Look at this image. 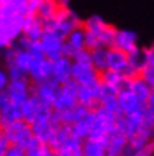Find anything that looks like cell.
Wrapping results in <instances>:
<instances>
[{
  "label": "cell",
  "instance_id": "6da1fadb",
  "mask_svg": "<svg viewBox=\"0 0 154 156\" xmlns=\"http://www.w3.org/2000/svg\"><path fill=\"white\" fill-rule=\"evenodd\" d=\"M26 10L0 6V51L12 45L23 33Z\"/></svg>",
  "mask_w": 154,
  "mask_h": 156
},
{
  "label": "cell",
  "instance_id": "7a4b0ae2",
  "mask_svg": "<svg viewBox=\"0 0 154 156\" xmlns=\"http://www.w3.org/2000/svg\"><path fill=\"white\" fill-rule=\"evenodd\" d=\"M2 133L9 140V144L19 146L23 151L26 149V145L33 136L31 126H30V123L26 122L24 119H17V121L12 122L10 125H7L6 128L2 129Z\"/></svg>",
  "mask_w": 154,
  "mask_h": 156
},
{
  "label": "cell",
  "instance_id": "3957f363",
  "mask_svg": "<svg viewBox=\"0 0 154 156\" xmlns=\"http://www.w3.org/2000/svg\"><path fill=\"white\" fill-rule=\"evenodd\" d=\"M61 84L54 78H48L41 82H31V95H34L43 107L53 108L54 101L57 98Z\"/></svg>",
  "mask_w": 154,
  "mask_h": 156
},
{
  "label": "cell",
  "instance_id": "277c9868",
  "mask_svg": "<svg viewBox=\"0 0 154 156\" xmlns=\"http://www.w3.org/2000/svg\"><path fill=\"white\" fill-rule=\"evenodd\" d=\"M78 104V84L74 80L61 84V88L58 91V95L54 101V111H65L71 109Z\"/></svg>",
  "mask_w": 154,
  "mask_h": 156
},
{
  "label": "cell",
  "instance_id": "5b68a950",
  "mask_svg": "<svg viewBox=\"0 0 154 156\" xmlns=\"http://www.w3.org/2000/svg\"><path fill=\"white\" fill-rule=\"evenodd\" d=\"M101 85L99 77L89 84H78V104L89 109H96L101 99Z\"/></svg>",
  "mask_w": 154,
  "mask_h": 156
},
{
  "label": "cell",
  "instance_id": "8992f818",
  "mask_svg": "<svg viewBox=\"0 0 154 156\" xmlns=\"http://www.w3.org/2000/svg\"><path fill=\"white\" fill-rule=\"evenodd\" d=\"M17 119H21V107L12 102L6 90L0 91V128L3 129Z\"/></svg>",
  "mask_w": 154,
  "mask_h": 156
},
{
  "label": "cell",
  "instance_id": "52a82bcc",
  "mask_svg": "<svg viewBox=\"0 0 154 156\" xmlns=\"http://www.w3.org/2000/svg\"><path fill=\"white\" fill-rule=\"evenodd\" d=\"M6 92L9 94L13 104L21 107L31 94V81L29 80V77L20 78V80H10L6 87Z\"/></svg>",
  "mask_w": 154,
  "mask_h": 156
},
{
  "label": "cell",
  "instance_id": "ba28073f",
  "mask_svg": "<svg viewBox=\"0 0 154 156\" xmlns=\"http://www.w3.org/2000/svg\"><path fill=\"white\" fill-rule=\"evenodd\" d=\"M41 47L44 51V55L48 60H55V58L62 55V45H64V38L60 37L58 34L53 31H44V34L40 38Z\"/></svg>",
  "mask_w": 154,
  "mask_h": 156
},
{
  "label": "cell",
  "instance_id": "9c48e42d",
  "mask_svg": "<svg viewBox=\"0 0 154 156\" xmlns=\"http://www.w3.org/2000/svg\"><path fill=\"white\" fill-rule=\"evenodd\" d=\"M82 48H85V31L82 27H78L65 37L62 45V55L72 60L74 55Z\"/></svg>",
  "mask_w": 154,
  "mask_h": 156
},
{
  "label": "cell",
  "instance_id": "30bf717a",
  "mask_svg": "<svg viewBox=\"0 0 154 156\" xmlns=\"http://www.w3.org/2000/svg\"><path fill=\"white\" fill-rule=\"evenodd\" d=\"M53 75V61L47 57L34 58L33 66L29 71V80L31 82H41L51 78Z\"/></svg>",
  "mask_w": 154,
  "mask_h": 156
},
{
  "label": "cell",
  "instance_id": "8fae6325",
  "mask_svg": "<svg viewBox=\"0 0 154 156\" xmlns=\"http://www.w3.org/2000/svg\"><path fill=\"white\" fill-rule=\"evenodd\" d=\"M99 77L92 64H78L72 62V68H71V80L77 82V84H89L93 80Z\"/></svg>",
  "mask_w": 154,
  "mask_h": 156
},
{
  "label": "cell",
  "instance_id": "7c38bea8",
  "mask_svg": "<svg viewBox=\"0 0 154 156\" xmlns=\"http://www.w3.org/2000/svg\"><path fill=\"white\" fill-rule=\"evenodd\" d=\"M23 36L30 41H40L41 36L44 34V24L43 20L37 16H24L23 21Z\"/></svg>",
  "mask_w": 154,
  "mask_h": 156
},
{
  "label": "cell",
  "instance_id": "4fadbf2b",
  "mask_svg": "<svg viewBox=\"0 0 154 156\" xmlns=\"http://www.w3.org/2000/svg\"><path fill=\"white\" fill-rule=\"evenodd\" d=\"M118 104H119V109L122 115H127L130 112H134L137 109L146 107V104L140 102L136 95L132 92L130 90H125V91H119L118 94Z\"/></svg>",
  "mask_w": 154,
  "mask_h": 156
},
{
  "label": "cell",
  "instance_id": "5bb4252c",
  "mask_svg": "<svg viewBox=\"0 0 154 156\" xmlns=\"http://www.w3.org/2000/svg\"><path fill=\"white\" fill-rule=\"evenodd\" d=\"M71 68H72V60L65 55L53 60V75L51 78H54L57 82L64 84V82L71 80Z\"/></svg>",
  "mask_w": 154,
  "mask_h": 156
},
{
  "label": "cell",
  "instance_id": "9a60e30c",
  "mask_svg": "<svg viewBox=\"0 0 154 156\" xmlns=\"http://www.w3.org/2000/svg\"><path fill=\"white\" fill-rule=\"evenodd\" d=\"M129 67L127 62V54L119 48H108V68L118 71L120 74H125Z\"/></svg>",
  "mask_w": 154,
  "mask_h": 156
},
{
  "label": "cell",
  "instance_id": "2e32d148",
  "mask_svg": "<svg viewBox=\"0 0 154 156\" xmlns=\"http://www.w3.org/2000/svg\"><path fill=\"white\" fill-rule=\"evenodd\" d=\"M44 108H47V107H43L40 104V101H38L34 95L30 94V97L26 99L24 104L21 105V119H24L26 122L31 125L37 119V116L43 112Z\"/></svg>",
  "mask_w": 154,
  "mask_h": 156
},
{
  "label": "cell",
  "instance_id": "e0dca14e",
  "mask_svg": "<svg viewBox=\"0 0 154 156\" xmlns=\"http://www.w3.org/2000/svg\"><path fill=\"white\" fill-rule=\"evenodd\" d=\"M113 47L122 50L125 53H129L130 50L137 47V34L130 30H118L115 36Z\"/></svg>",
  "mask_w": 154,
  "mask_h": 156
},
{
  "label": "cell",
  "instance_id": "ac0fdd59",
  "mask_svg": "<svg viewBox=\"0 0 154 156\" xmlns=\"http://www.w3.org/2000/svg\"><path fill=\"white\" fill-rule=\"evenodd\" d=\"M130 91L136 95V98H137L140 102L146 104L147 98L150 97L153 88H151V87L149 85L142 77H139L137 75V77L132 78V82H130Z\"/></svg>",
  "mask_w": 154,
  "mask_h": 156
},
{
  "label": "cell",
  "instance_id": "d6986e66",
  "mask_svg": "<svg viewBox=\"0 0 154 156\" xmlns=\"http://www.w3.org/2000/svg\"><path fill=\"white\" fill-rule=\"evenodd\" d=\"M108 140H96L86 138L82 144V156H105Z\"/></svg>",
  "mask_w": 154,
  "mask_h": 156
},
{
  "label": "cell",
  "instance_id": "ffe728a7",
  "mask_svg": "<svg viewBox=\"0 0 154 156\" xmlns=\"http://www.w3.org/2000/svg\"><path fill=\"white\" fill-rule=\"evenodd\" d=\"M91 60L92 66L98 73L108 70V48L105 47H98L91 50Z\"/></svg>",
  "mask_w": 154,
  "mask_h": 156
},
{
  "label": "cell",
  "instance_id": "44dd1931",
  "mask_svg": "<svg viewBox=\"0 0 154 156\" xmlns=\"http://www.w3.org/2000/svg\"><path fill=\"white\" fill-rule=\"evenodd\" d=\"M58 9L57 0H38V9H37V17H40L43 21L51 20Z\"/></svg>",
  "mask_w": 154,
  "mask_h": 156
},
{
  "label": "cell",
  "instance_id": "7402d4cb",
  "mask_svg": "<svg viewBox=\"0 0 154 156\" xmlns=\"http://www.w3.org/2000/svg\"><path fill=\"white\" fill-rule=\"evenodd\" d=\"M33 61H34V57H33L30 53H27L26 50L19 48V51L14 55V61H13L12 66H16L19 70H21L27 77H29V71L33 66Z\"/></svg>",
  "mask_w": 154,
  "mask_h": 156
},
{
  "label": "cell",
  "instance_id": "603a6c76",
  "mask_svg": "<svg viewBox=\"0 0 154 156\" xmlns=\"http://www.w3.org/2000/svg\"><path fill=\"white\" fill-rule=\"evenodd\" d=\"M127 145V138L119 132H113L112 135L108 138V144H106V152L110 153H122L125 146Z\"/></svg>",
  "mask_w": 154,
  "mask_h": 156
},
{
  "label": "cell",
  "instance_id": "cb8c5ba5",
  "mask_svg": "<svg viewBox=\"0 0 154 156\" xmlns=\"http://www.w3.org/2000/svg\"><path fill=\"white\" fill-rule=\"evenodd\" d=\"M116 31L118 29L112 24H108L103 27L101 33V47H105V48H112L115 43V36H116Z\"/></svg>",
  "mask_w": 154,
  "mask_h": 156
},
{
  "label": "cell",
  "instance_id": "d4e9b609",
  "mask_svg": "<svg viewBox=\"0 0 154 156\" xmlns=\"http://www.w3.org/2000/svg\"><path fill=\"white\" fill-rule=\"evenodd\" d=\"M123 77V74L118 73V71H113V70H105L99 73V80L101 82H105V84H110V85H118V82L120 81V78Z\"/></svg>",
  "mask_w": 154,
  "mask_h": 156
},
{
  "label": "cell",
  "instance_id": "484cf974",
  "mask_svg": "<svg viewBox=\"0 0 154 156\" xmlns=\"http://www.w3.org/2000/svg\"><path fill=\"white\" fill-rule=\"evenodd\" d=\"M139 77H142L143 80H144V81H146L147 84L154 90V66H149V64H146V66L140 70Z\"/></svg>",
  "mask_w": 154,
  "mask_h": 156
},
{
  "label": "cell",
  "instance_id": "4316f807",
  "mask_svg": "<svg viewBox=\"0 0 154 156\" xmlns=\"http://www.w3.org/2000/svg\"><path fill=\"white\" fill-rule=\"evenodd\" d=\"M130 156H154V139L149 140L142 149L133 152Z\"/></svg>",
  "mask_w": 154,
  "mask_h": 156
},
{
  "label": "cell",
  "instance_id": "83f0119b",
  "mask_svg": "<svg viewBox=\"0 0 154 156\" xmlns=\"http://www.w3.org/2000/svg\"><path fill=\"white\" fill-rule=\"evenodd\" d=\"M50 151L51 149H50L48 145L41 144L40 146H37L34 149H29V151H24V152H26V156H45Z\"/></svg>",
  "mask_w": 154,
  "mask_h": 156
},
{
  "label": "cell",
  "instance_id": "f1b7e54d",
  "mask_svg": "<svg viewBox=\"0 0 154 156\" xmlns=\"http://www.w3.org/2000/svg\"><path fill=\"white\" fill-rule=\"evenodd\" d=\"M26 3L27 0H0V6H12L21 10H26Z\"/></svg>",
  "mask_w": 154,
  "mask_h": 156
},
{
  "label": "cell",
  "instance_id": "f546056e",
  "mask_svg": "<svg viewBox=\"0 0 154 156\" xmlns=\"http://www.w3.org/2000/svg\"><path fill=\"white\" fill-rule=\"evenodd\" d=\"M4 156H26V152L19 146H14V145H10L9 149L6 151Z\"/></svg>",
  "mask_w": 154,
  "mask_h": 156
},
{
  "label": "cell",
  "instance_id": "4dcf8cb0",
  "mask_svg": "<svg viewBox=\"0 0 154 156\" xmlns=\"http://www.w3.org/2000/svg\"><path fill=\"white\" fill-rule=\"evenodd\" d=\"M144 51V58H146V64L154 66V44L149 48H143Z\"/></svg>",
  "mask_w": 154,
  "mask_h": 156
},
{
  "label": "cell",
  "instance_id": "1f68e13d",
  "mask_svg": "<svg viewBox=\"0 0 154 156\" xmlns=\"http://www.w3.org/2000/svg\"><path fill=\"white\" fill-rule=\"evenodd\" d=\"M9 81H10V80H9V75H7V73H6V70L0 68V91L6 90Z\"/></svg>",
  "mask_w": 154,
  "mask_h": 156
},
{
  "label": "cell",
  "instance_id": "d6a6232c",
  "mask_svg": "<svg viewBox=\"0 0 154 156\" xmlns=\"http://www.w3.org/2000/svg\"><path fill=\"white\" fill-rule=\"evenodd\" d=\"M9 146H10L9 140L6 139L4 135L0 132V156H4V153H6V151L9 149Z\"/></svg>",
  "mask_w": 154,
  "mask_h": 156
},
{
  "label": "cell",
  "instance_id": "836d02e7",
  "mask_svg": "<svg viewBox=\"0 0 154 156\" xmlns=\"http://www.w3.org/2000/svg\"><path fill=\"white\" fill-rule=\"evenodd\" d=\"M146 108L151 112V114H154V90L151 91L150 97L147 98V101H146Z\"/></svg>",
  "mask_w": 154,
  "mask_h": 156
},
{
  "label": "cell",
  "instance_id": "e575fe53",
  "mask_svg": "<svg viewBox=\"0 0 154 156\" xmlns=\"http://www.w3.org/2000/svg\"><path fill=\"white\" fill-rule=\"evenodd\" d=\"M69 2L71 0H57V3L60 6H65V7H69Z\"/></svg>",
  "mask_w": 154,
  "mask_h": 156
},
{
  "label": "cell",
  "instance_id": "d590c367",
  "mask_svg": "<svg viewBox=\"0 0 154 156\" xmlns=\"http://www.w3.org/2000/svg\"><path fill=\"white\" fill-rule=\"evenodd\" d=\"M105 156H123L122 153H110V152H106Z\"/></svg>",
  "mask_w": 154,
  "mask_h": 156
},
{
  "label": "cell",
  "instance_id": "8d00e7d4",
  "mask_svg": "<svg viewBox=\"0 0 154 156\" xmlns=\"http://www.w3.org/2000/svg\"><path fill=\"white\" fill-rule=\"evenodd\" d=\"M45 156H58V155H57V153H55V152H53V151H50V152L47 153V155H45Z\"/></svg>",
  "mask_w": 154,
  "mask_h": 156
},
{
  "label": "cell",
  "instance_id": "74e56055",
  "mask_svg": "<svg viewBox=\"0 0 154 156\" xmlns=\"http://www.w3.org/2000/svg\"><path fill=\"white\" fill-rule=\"evenodd\" d=\"M58 156H77V155H67V153H64V155H58Z\"/></svg>",
  "mask_w": 154,
  "mask_h": 156
},
{
  "label": "cell",
  "instance_id": "f35d334b",
  "mask_svg": "<svg viewBox=\"0 0 154 156\" xmlns=\"http://www.w3.org/2000/svg\"><path fill=\"white\" fill-rule=\"evenodd\" d=\"M0 132H2V128H0Z\"/></svg>",
  "mask_w": 154,
  "mask_h": 156
},
{
  "label": "cell",
  "instance_id": "ab89813d",
  "mask_svg": "<svg viewBox=\"0 0 154 156\" xmlns=\"http://www.w3.org/2000/svg\"><path fill=\"white\" fill-rule=\"evenodd\" d=\"M153 116H154V114H153Z\"/></svg>",
  "mask_w": 154,
  "mask_h": 156
}]
</instances>
